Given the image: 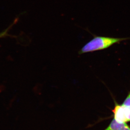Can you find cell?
<instances>
[{
  "instance_id": "cell-4",
  "label": "cell",
  "mask_w": 130,
  "mask_h": 130,
  "mask_svg": "<svg viewBox=\"0 0 130 130\" xmlns=\"http://www.w3.org/2000/svg\"><path fill=\"white\" fill-rule=\"evenodd\" d=\"M8 31V29H6V30H5V31H4V32L0 33V38H2L3 37L7 36Z\"/></svg>"
},
{
  "instance_id": "cell-1",
  "label": "cell",
  "mask_w": 130,
  "mask_h": 130,
  "mask_svg": "<svg viewBox=\"0 0 130 130\" xmlns=\"http://www.w3.org/2000/svg\"><path fill=\"white\" fill-rule=\"evenodd\" d=\"M128 39H130V38H115L95 36L92 39L82 47L79 52V54L104 50L114 44Z\"/></svg>"
},
{
  "instance_id": "cell-3",
  "label": "cell",
  "mask_w": 130,
  "mask_h": 130,
  "mask_svg": "<svg viewBox=\"0 0 130 130\" xmlns=\"http://www.w3.org/2000/svg\"><path fill=\"white\" fill-rule=\"evenodd\" d=\"M104 130H130V127L125 123H119L114 119Z\"/></svg>"
},
{
  "instance_id": "cell-2",
  "label": "cell",
  "mask_w": 130,
  "mask_h": 130,
  "mask_svg": "<svg viewBox=\"0 0 130 130\" xmlns=\"http://www.w3.org/2000/svg\"><path fill=\"white\" fill-rule=\"evenodd\" d=\"M114 114V119L119 123H126L130 121V107L124 104H118L115 102L114 109L112 110Z\"/></svg>"
}]
</instances>
